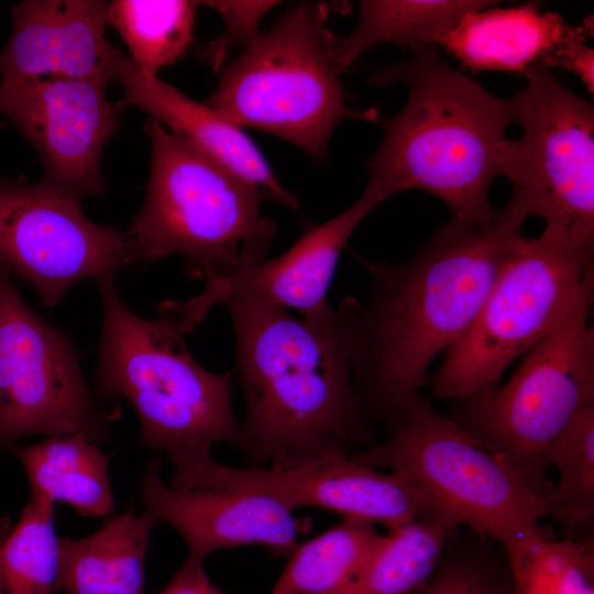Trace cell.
I'll use <instances>...</instances> for the list:
<instances>
[{"label":"cell","instance_id":"obj_5","mask_svg":"<svg viewBox=\"0 0 594 594\" xmlns=\"http://www.w3.org/2000/svg\"><path fill=\"white\" fill-rule=\"evenodd\" d=\"M116 275L95 280L102 309L97 388L125 398L140 421V442L168 460L239 446L240 420L231 373L201 366L184 341L176 318L158 309L155 319L134 314L122 300Z\"/></svg>","mask_w":594,"mask_h":594},{"label":"cell","instance_id":"obj_3","mask_svg":"<svg viewBox=\"0 0 594 594\" xmlns=\"http://www.w3.org/2000/svg\"><path fill=\"white\" fill-rule=\"evenodd\" d=\"M374 85L405 84L404 107L378 117L382 142L367 160L364 190L381 204L419 189L441 200L452 220L487 224L498 215L490 201L502 176L510 99L496 97L448 66L435 47L414 52L404 63L372 75Z\"/></svg>","mask_w":594,"mask_h":594},{"label":"cell","instance_id":"obj_15","mask_svg":"<svg viewBox=\"0 0 594 594\" xmlns=\"http://www.w3.org/2000/svg\"><path fill=\"white\" fill-rule=\"evenodd\" d=\"M381 202L363 190L344 211L311 226L279 256L227 278L204 283L202 290L186 301L165 300L158 308L172 314L185 334L195 329L216 306L244 300L292 308L305 321L323 323L336 315L328 290L345 243Z\"/></svg>","mask_w":594,"mask_h":594},{"label":"cell","instance_id":"obj_29","mask_svg":"<svg viewBox=\"0 0 594 594\" xmlns=\"http://www.w3.org/2000/svg\"><path fill=\"white\" fill-rule=\"evenodd\" d=\"M459 530L431 578L415 594H515L502 547Z\"/></svg>","mask_w":594,"mask_h":594},{"label":"cell","instance_id":"obj_6","mask_svg":"<svg viewBox=\"0 0 594 594\" xmlns=\"http://www.w3.org/2000/svg\"><path fill=\"white\" fill-rule=\"evenodd\" d=\"M349 455L400 475L433 513L501 546L507 558L548 534L540 525L548 517L544 498L420 394L383 440Z\"/></svg>","mask_w":594,"mask_h":594},{"label":"cell","instance_id":"obj_13","mask_svg":"<svg viewBox=\"0 0 594 594\" xmlns=\"http://www.w3.org/2000/svg\"><path fill=\"white\" fill-rule=\"evenodd\" d=\"M176 488L227 487L271 496L292 510L312 507L396 529L432 512L425 497L400 475L372 469L341 454L302 466L272 470L234 468L211 451L170 462Z\"/></svg>","mask_w":594,"mask_h":594},{"label":"cell","instance_id":"obj_32","mask_svg":"<svg viewBox=\"0 0 594 594\" xmlns=\"http://www.w3.org/2000/svg\"><path fill=\"white\" fill-rule=\"evenodd\" d=\"M156 594H224L208 578L205 561L187 556L170 581Z\"/></svg>","mask_w":594,"mask_h":594},{"label":"cell","instance_id":"obj_25","mask_svg":"<svg viewBox=\"0 0 594 594\" xmlns=\"http://www.w3.org/2000/svg\"><path fill=\"white\" fill-rule=\"evenodd\" d=\"M197 7L198 1L188 0H114L108 2V23L121 36L134 65L157 76L191 44Z\"/></svg>","mask_w":594,"mask_h":594},{"label":"cell","instance_id":"obj_2","mask_svg":"<svg viewBox=\"0 0 594 594\" xmlns=\"http://www.w3.org/2000/svg\"><path fill=\"white\" fill-rule=\"evenodd\" d=\"M222 306L244 405L237 450L249 468L302 466L350 454L367 441L339 309L329 321L312 323L261 302Z\"/></svg>","mask_w":594,"mask_h":594},{"label":"cell","instance_id":"obj_33","mask_svg":"<svg viewBox=\"0 0 594 594\" xmlns=\"http://www.w3.org/2000/svg\"><path fill=\"white\" fill-rule=\"evenodd\" d=\"M0 594H6V591H4V587H3V584L0 580Z\"/></svg>","mask_w":594,"mask_h":594},{"label":"cell","instance_id":"obj_23","mask_svg":"<svg viewBox=\"0 0 594 594\" xmlns=\"http://www.w3.org/2000/svg\"><path fill=\"white\" fill-rule=\"evenodd\" d=\"M460 529L427 513L388 530L358 574L332 594H415L431 578Z\"/></svg>","mask_w":594,"mask_h":594},{"label":"cell","instance_id":"obj_19","mask_svg":"<svg viewBox=\"0 0 594 594\" xmlns=\"http://www.w3.org/2000/svg\"><path fill=\"white\" fill-rule=\"evenodd\" d=\"M568 24L536 2L510 8L485 7L465 14L438 42L471 72L521 73L546 63Z\"/></svg>","mask_w":594,"mask_h":594},{"label":"cell","instance_id":"obj_1","mask_svg":"<svg viewBox=\"0 0 594 594\" xmlns=\"http://www.w3.org/2000/svg\"><path fill=\"white\" fill-rule=\"evenodd\" d=\"M526 219L506 207L487 224L450 219L404 263H367L362 300L343 299L359 416L386 431L422 386L438 354L471 327L521 238Z\"/></svg>","mask_w":594,"mask_h":594},{"label":"cell","instance_id":"obj_8","mask_svg":"<svg viewBox=\"0 0 594 594\" xmlns=\"http://www.w3.org/2000/svg\"><path fill=\"white\" fill-rule=\"evenodd\" d=\"M593 287L594 245L549 228L522 237L471 327L430 374L432 395L455 400L499 383L518 356L592 306Z\"/></svg>","mask_w":594,"mask_h":594},{"label":"cell","instance_id":"obj_18","mask_svg":"<svg viewBox=\"0 0 594 594\" xmlns=\"http://www.w3.org/2000/svg\"><path fill=\"white\" fill-rule=\"evenodd\" d=\"M113 80L123 88L122 109L133 106L185 138L193 145L245 182L261 189L268 199L287 209H298L297 198L287 190L243 129L222 118L157 76L141 72L118 48L113 54Z\"/></svg>","mask_w":594,"mask_h":594},{"label":"cell","instance_id":"obj_4","mask_svg":"<svg viewBox=\"0 0 594 594\" xmlns=\"http://www.w3.org/2000/svg\"><path fill=\"white\" fill-rule=\"evenodd\" d=\"M151 168L144 204L127 235L134 265L170 255L189 279L227 278L264 261L276 234L257 187L148 118Z\"/></svg>","mask_w":594,"mask_h":594},{"label":"cell","instance_id":"obj_31","mask_svg":"<svg viewBox=\"0 0 594 594\" xmlns=\"http://www.w3.org/2000/svg\"><path fill=\"white\" fill-rule=\"evenodd\" d=\"M590 24L582 26H566L559 44L554 48L546 67H561L579 76L586 89L594 91V51L585 42Z\"/></svg>","mask_w":594,"mask_h":594},{"label":"cell","instance_id":"obj_22","mask_svg":"<svg viewBox=\"0 0 594 594\" xmlns=\"http://www.w3.org/2000/svg\"><path fill=\"white\" fill-rule=\"evenodd\" d=\"M483 0H363L354 30L337 37L334 58L343 73L365 50L392 43L418 52L438 45L469 12L493 6Z\"/></svg>","mask_w":594,"mask_h":594},{"label":"cell","instance_id":"obj_26","mask_svg":"<svg viewBox=\"0 0 594 594\" xmlns=\"http://www.w3.org/2000/svg\"><path fill=\"white\" fill-rule=\"evenodd\" d=\"M0 580L6 594L58 592V537L54 506L33 498L0 537Z\"/></svg>","mask_w":594,"mask_h":594},{"label":"cell","instance_id":"obj_28","mask_svg":"<svg viewBox=\"0 0 594 594\" xmlns=\"http://www.w3.org/2000/svg\"><path fill=\"white\" fill-rule=\"evenodd\" d=\"M507 561L515 594H594L593 535L558 540L547 534Z\"/></svg>","mask_w":594,"mask_h":594},{"label":"cell","instance_id":"obj_30","mask_svg":"<svg viewBox=\"0 0 594 594\" xmlns=\"http://www.w3.org/2000/svg\"><path fill=\"white\" fill-rule=\"evenodd\" d=\"M277 4L278 1H198V6L219 13L224 22L223 32L201 50L199 58L218 70L233 48L246 46L258 34L260 21Z\"/></svg>","mask_w":594,"mask_h":594},{"label":"cell","instance_id":"obj_11","mask_svg":"<svg viewBox=\"0 0 594 594\" xmlns=\"http://www.w3.org/2000/svg\"><path fill=\"white\" fill-rule=\"evenodd\" d=\"M67 336L41 319L0 265V454L29 436L109 439Z\"/></svg>","mask_w":594,"mask_h":594},{"label":"cell","instance_id":"obj_27","mask_svg":"<svg viewBox=\"0 0 594 594\" xmlns=\"http://www.w3.org/2000/svg\"><path fill=\"white\" fill-rule=\"evenodd\" d=\"M550 465L558 482L546 496L548 517L568 529L594 520V404L584 407L552 446Z\"/></svg>","mask_w":594,"mask_h":594},{"label":"cell","instance_id":"obj_14","mask_svg":"<svg viewBox=\"0 0 594 594\" xmlns=\"http://www.w3.org/2000/svg\"><path fill=\"white\" fill-rule=\"evenodd\" d=\"M107 85L62 77L0 80V113L37 153L42 180L80 200L106 187L101 157L122 110L108 99Z\"/></svg>","mask_w":594,"mask_h":594},{"label":"cell","instance_id":"obj_9","mask_svg":"<svg viewBox=\"0 0 594 594\" xmlns=\"http://www.w3.org/2000/svg\"><path fill=\"white\" fill-rule=\"evenodd\" d=\"M584 307L531 348L512 376L453 400L448 416L539 497L558 436L594 404V328Z\"/></svg>","mask_w":594,"mask_h":594},{"label":"cell","instance_id":"obj_12","mask_svg":"<svg viewBox=\"0 0 594 594\" xmlns=\"http://www.w3.org/2000/svg\"><path fill=\"white\" fill-rule=\"evenodd\" d=\"M0 265L55 307L79 280L134 265L125 232L90 221L81 200L24 177L0 179Z\"/></svg>","mask_w":594,"mask_h":594},{"label":"cell","instance_id":"obj_10","mask_svg":"<svg viewBox=\"0 0 594 594\" xmlns=\"http://www.w3.org/2000/svg\"><path fill=\"white\" fill-rule=\"evenodd\" d=\"M524 76L526 86L509 98L522 133L504 147L506 208L594 245V108L542 64Z\"/></svg>","mask_w":594,"mask_h":594},{"label":"cell","instance_id":"obj_21","mask_svg":"<svg viewBox=\"0 0 594 594\" xmlns=\"http://www.w3.org/2000/svg\"><path fill=\"white\" fill-rule=\"evenodd\" d=\"M10 452L24 469L30 498L67 504L81 517H106L114 509L109 457L85 436H51Z\"/></svg>","mask_w":594,"mask_h":594},{"label":"cell","instance_id":"obj_24","mask_svg":"<svg viewBox=\"0 0 594 594\" xmlns=\"http://www.w3.org/2000/svg\"><path fill=\"white\" fill-rule=\"evenodd\" d=\"M375 524L343 518L289 552L271 594H332L348 584L384 539Z\"/></svg>","mask_w":594,"mask_h":594},{"label":"cell","instance_id":"obj_20","mask_svg":"<svg viewBox=\"0 0 594 594\" xmlns=\"http://www.w3.org/2000/svg\"><path fill=\"white\" fill-rule=\"evenodd\" d=\"M156 524L129 509L95 532L58 537V591L66 594H146L145 559Z\"/></svg>","mask_w":594,"mask_h":594},{"label":"cell","instance_id":"obj_7","mask_svg":"<svg viewBox=\"0 0 594 594\" xmlns=\"http://www.w3.org/2000/svg\"><path fill=\"white\" fill-rule=\"evenodd\" d=\"M329 13L324 2L293 6L223 68L204 103L241 129L274 134L314 158L326 155L341 121L375 122L381 116L376 109L360 110L345 101Z\"/></svg>","mask_w":594,"mask_h":594},{"label":"cell","instance_id":"obj_17","mask_svg":"<svg viewBox=\"0 0 594 594\" xmlns=\"http://www.w3.org/2000/svg\"><path fill=\"white\" fill-rule=\"evenodd\" d=\"M11 35L0 51L1 78H79L109 84L108 2L25 0L11 8Z\"/></svg>","mask_w":594,"mask_h":594},{"label":"cell","instance_id":"obj_16","mask_svg":"<svg viewBox=\"0 0 594 594\" xmlns=\"http://www.w3.org/2000/svg\"><path fill=\"white\" fill-rule=\"evenodd\" d=\"M140 499L156 521L169 525L188 556L206 560L215 551L261 546L284 556L311 529L308 517L265 494L227 487L176 488L161 476V460L148 461Z\"/></svg>","mask_w":594,"mask_h":594}]
</instances>
